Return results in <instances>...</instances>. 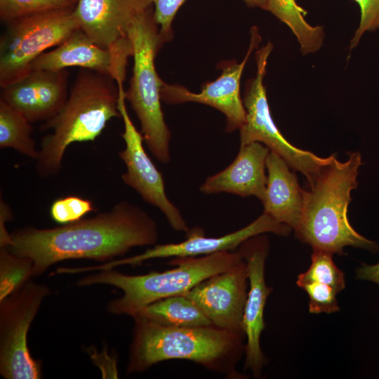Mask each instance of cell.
I'll list each match as a JSON object with an SVG mask.
<instances>
[{
  "label": "cell",
  "instance_id": "obj_1",
  "mask_svg": "<svg viewBox=\"0 0 379 379\" xmlns=\"http://www.w3.org/2000/svg\"><path fill=\"white\" fill-rule=\"evenodd\" d=\"M8 248L33 262L38 277L58 262L114 260L138 246H154L159 239L155 220L144 210L124 200L88 218L53 228L25 227L11 233Z\"/></svg>",
  "mask_w": 379,
  "mask_h": 379
},
{
  "label": "cell",
  "instance_id": "obj_2",
  "mask_svg": "<svg viewBox=\"0 0 379 379\" xmlns=\"http://www.w3.org/2000/svg\"><path fill=\"white\" fill-rule=\"evenodd\" d=\"M126 373L145 371L168 360L192 361L228 378H242L237 365L245 354V336L213 324L164 326L135 316Z\"/></svg>",
  "mask_w": 379,
  "mask_h": 379
},
{
  "label": "cell",
  "instance_id": "obj_3",
  "mask_svg": "<svg viewBox=\"0 0 379 379\" xmlns=\"http://www.w3.org/2000/svg\"><path fill=\"white\" fill-rule=\"evenodd\" d=\"M359 152H352L345 161L335 155L327 157L310 190H305L304 207L296 237L312 246L331 254H343L346 246L377 251L379 246L357 232L347 218L351 192L358 185L361 165Z\"/></svg>",
  "mask_w": 379,
  "mask_h": 379
},
{
  "label": "cell",
  "instance_id": "obj_4",
  "mask_svg": "<svg viewBox=\"0 0 379 379\" xmlns=\"http://www.w3.org/2000/svg\"><path fill=\"white\" fill-rule=\"evenodd\" d=\"M120 116L118 87L109 75L87 69L77 74L61 110L41 126L51 133L41 138L36 159L41 178L58 174L67 148L74 142L93 141L107 122Z\"/></svg>",
  "mask_w": 379,
  "mask_h": 379
},
{
  "label": "cell",
  "instance_id": "obj_5",
  "mask_svg": "<svg viewBox=\"0 0 379 379\" xmlns=\"http://www.w3.org/2000/svg\"><path fill=\"white\" fill-rule=\"evenodd\" d=\"M242 259L237 249L203 256L173 258L169 263L175 267L163 272L131 275L114 269L93 271L79 279L76 284L79 286L105 284L120 289L122 295L111 300L107 304V310L114 314L132 317L154 302L185 293L199 283L227 270Z\"/></svg>",
  "mask_w": 379,
  "mask_h": 379
},
{
  "label": "cell",
  "instance_id": "obj_6",
  "mask_svg": "<svg viewBox=\"0 0 379 379\" xmlns=\"http://www.w3.org/2000/svg\"><path fill=\"white\" fill-rule=\"evenodd\" d=\"M128 37L132 46L133 73L126 100L131 104L141 126L144 140L152 154L163 164L171 160V132L161 108L162 79L155 67V58L164 43L154 18L152 6L131 24Z\"/></svg>",
  "mask_w": 379,
  "mask_h": 379
},
{
  "label": "cell",
  "instance_id": "obj_7",
  "mask_svg": "<svg viewBox=\"0 0 379 379\" xmlns=\"http://www.w3.org/2000/svg\"><path fill=\"white\" fill-rule=\"evenodd\" d=\"M79 28L74 10L42 13L7 23L0 39V86L25 77L36 58Z\"/></svg>",
  "mask_w": 379,
  "mask_h": 379
},
{
  "label": "cell",
  "instance_id": "obj_8",
  "mask_svg": "<svg viewBox=\"0 0 379 379\" xmlns=\"http://www.w3.org/2000/svg\"><path fill=\"white\" fill-rule=\"evenodd\" d=\"M272 49V44L268 42L255 53L256 74L247 81L242 98L246 115V121L239 129L240 146L253 142L262 143L279 155L291 168L303 174L310 184L327 157H320L293 146L275 125L263 82Z\"/></svg>",
  "mask_w": 379,
  "mask_h": 379
},
{
  "label": "cell",
  "instance_id": "obj_9",
  "mask_svg": "<svg viewBox=\"0 0 379 379\" xmlns=\"http://www.w3.org/2000/svg\"><path fill=\"white\" fill-rule=\"evenodd\" d=\"M48 286L32 281L0 301V373L6 379L42 378L41 362L27 346V333Z\"/></svg>",
  "mask_w": 379,
  "mask_h": 379
},
{
  "label": "cell",
  "instance_id": "obj_10",
  "mask_svg": "<svg viewBox=\"0 0 379 379\" xmlns=\"http://www.w3.org/2000/svg\"><path fill=\"white\" fill-rule=\"evenodd\" d=\"M117 87L118 109L124 126L121 137L125 147L119 152V157L126 166L121 179L145 201L161 211L173 230L187 232L190 230L187 224L178 208L167 197L162 173L146 152L143 135L131 119L126 105L124 84L117 83Z\"/></svg>",
  "mask_w": 379,
  "mask_h": 379
},
{
  "label": "cell",
  "instance_id": "obj_11",
  "mask_svg": "<svg viewBox=\"0 0 379 379\" xmlns=\"http://www.w3.org/2000/svg\"><path fill=\"white\" fill-rule=\"evenodd\" d=\"M291 230L263 212L248 225L221 237H207L201 228L194 227L186 232V239L180 242L155 244L142 253L126 258L114 259L98 265L87 266L86 270L93 272L114 269L121 265H137L156 258L197 257L224 251H235L243 242L254 236L269 232L286 236Z\"/></svg>",
  "mask_w": 379,
  "mask_h": 379
},
{
  "label": "cell",
  "instance_id": "obj_12",
  "mask_svg": "<svg viewBox=\"0 0 379 379\" xmlns=\"http://www.w3.org/2000/svg\"><path fill=\"white\" fill-rule=\"evenodd\" d=\"M261 38L256 26L251 29L248 51L241 61H224L220 64L221 74L215 80L204 84L199 93H193L178 84L162 81L161 100L168 104L194 102L211 106L222 112L226 119L225 131L230 133L239 130L246 121V109L240 94V81L244 68Z\"/></svg>",
  "mask_w": 379,
  "mask_h": 379
},
{
  "label": "cell",
  "instance_id": "obj_13",
  "mask_svg": "<svg viewBox=\"0 0 379 379\" xmlns=\"http://www.w3.org/2000/svg\"><path fill=\"white\" fill-rule=\"evenodd\" d=\"M237 250L246 262L249 285L242 321L246 339L244 369L250 370L258 378L267 361L261 349L260 336L265 327V306L272 290L265 278L268 239L265 234L254 236Z\"/></svg>",
  "mask_w": 379,
  "mask_h": 379
},
{
  "label": "cell",
  "instance_id": "obj_14",
  "mask_svg": "<svg viewBox=\"0 0 379 379\" xmlns=\"http://www.w3.org/2000/svg\"><path fill=\"white\" fill-rule=\"evenodd\" d=\"M248 285L246 265L242 259L182 295L190 298L213 325L245 336L242 321Z\"/></svg>",
  "mask_w": 379,
  "mask_h": 379
},
{
  "label": "cell",
  "instance_id": "obj_15",
  "mask_svg": "<svg viewBox=\"0 0 379 379\" xmlns=\"http://www.w3.org/2000/svg\"><path fill=\"white\" fill-rule=\"evenodd\" d=\"M69 72L32 70L20 80L1 87L2 100L29 122L46 121L55 117L68 98Z\"/></svg>",
  "mask_w": 379,
  "mask_h": 379
},
{
  "label": "cell",
  "instance_id": "obj_16",
  "mask_svg": "<svg viewBox=\"0 0 379 379\" xmlns=\"http://www.w3.org/2000/svg\"><path fill=\"white\" fill-rule=\"evenodd\" d=\"M152 6V0H78L74 13L95 44L112 51L131 43L128 27Z\"/></svg>",
  "mask_w": 379,
  "mask_h": 379
},
{
  "label": "cell",
  "instance_id": "obj_17",
  "mask_svg": "<svg viewBox=\"0 0 379 379\" xmlns=\"http://www.w3.org/2000/svg\"><path fill=\"white\" fill-rule=\"evenodd\" d=\"M270 149L259 142L240 146L234 160L222 171L208 177L199 187L205 194L221 192L265 200L266 160Z\"/></svg>",
  "mask_w": 379,
  "mask_h": 379
},
{
  "label": "cell",
  "instance_id": "obj_18",
  "mask_svg": "<svg viewBox=\"0 0 379 379\" xmlns=\"http://www.w3.org/2000/svg\"><path fill=\"white\" fill-rule=\"evenodd\" d=\"M288 164L270 151L266 160L267 185L264 211L277 222L298 228L302 215L305 190Z\"/></svg>",
  "mask_w": 379,
  "mask_h": 379
},
{
  "label": "cell",
  "instance_id": "obj_19",
  "mask_svg": "<svg viewBox=\"0 0 379 379\" xmlns=\"http://www.w3.org/2000/svg\"><path fill=\"white\" fill-rule=\"evenodd\" d=\"M113 66L112 51L95 44L79 28L55 48L36 58L30 70L58 71L79 67L112 77Z\"/></svg>",
  "mask_w": 379,
  "mask_h": 379
},
{
  "label": "cell",
  "instance_id": "obj_20",
  "mask_svg": "<svg viewBox=\"0 0 379 379\" xmlns=\"http://www.w3.org/2000/svg\"><path fill=\"white\" fill-rule=\"evenodd\" d=\"M138 316L172 327H197L212 324L211 321L185 295H176L154 302L132 317Z\"/></svg>",
  "mask_w": 379,
  "mask_h": 379
},
{
  "label": "cell",
  "instance_id": "obj_21",
  "mask_svg": "<svg viewBox=\"0 0 379 379\" xmlns=\"http://www.w3.org/2000/svg\"><path fill=\"white\" fill-rule=\"evenodd\" d=\"M265 10L285 23L296 36L302 54L318 51L324 37L321 26H312L305 19L307 11L295 0H265Z\"/></svg>",
  "mask_w": 379,
  "mask_h": 379
},
{
  "label": "cell",
  "instance_id": "obj_22",
  "mask_svg": "<svg viewBox=\"0 0 379 379\" xmlns=\"http://www.w3.org/2000/svg\"><path fill=\"white\" fill-rule=\"evenodd\" d=\"M21 113L0 100V147L12 148L36 160L39 149L31 135L33 128Z\"/></svg>",
  "mask_w": 379,
  "mask_h": 379
},
{
  "label": "cell",
  "instance_id": "obj_23",
  "mask_svg": "<svg viewBox=\"0 0 379 379\" xmlns=\"http://www.w3.org/2000/svg\"><path fill=\"white\" fill-rule=\"evenodd\" d=\"M33 262L6 248L0 250V301L21 288L32 277Z\"/></svg>",
  "mask_w": 379,
  "mask_h": 379
},
{
  "label": "cell",
  "instance_id": "obj_24",
  "mask_svg": "<svg viewBox=\"0 0 379 379\" xmlns=\"http://www.w3.org/2000/svg\"><path fill=\"white\" fill-rule=\"evenodd\" d=\"M78 0H0V19L7 24L42 13L74 10Z\"/></svg>",
  "mask_w": 379,
  "mask_h": 379
},
{
  "label": "cell",
  "instance_id": "obj_25",
  "mask_svg": "<svg viewBox=\"0 0 379 379\" xmlns=\"http://www.w3.org/2000/svg\"><path fill=\"white\" fill-rule=\"evenodd\" d=\"M333 254L319 250H313L311 265L309 269L298 276L296 284L317 281L327 284L338 293L345 287V274L335 265Z\"/></svg>",
  "mask_w": 379,
  "mask_h": 379
},
{
  "label": "cell",
  "instance_id": "obj_26",
  "mask_svg": "<svg viewBox=\"0 0 379 379\" xmlns=\"http://www.w3.org/2000/svg\"><path fill=\"white\" fill-rule=\"evenodd\" d=\"M95 210L91 200L69 195L53 202L50 208V215L55 222L65 225L78 221Z\"/></svg>",
  "mask_w": 379,
  "mask_h": 379
},
{
  "label": "cell",
  "instance_id": "obj_27",
  "mask_svg": "<svg viewBox=\"0 0 379 379\" xmlns=\"http://www.w3.org/2000/svg\"><path fill=\"white\" fill-rule=\"evenodd\" d=\"M298 286L308 295L310 313L331 314L339 311L336 298L338 293L331 286L317 281L305 282Z\"/></svg>",
  "mask_w": 379,
  "mask_h": 379
},
{
  "label": "cell",
  "instance_id": "obj_28",
  "mask_svg": "<svg viewBox=\"0 0 379 379\" xmlns=\"http://www.w3.org/2000/svg\"><path fill=\"white\" fill-rule=\"evenodd\" d=\"M186 0H152L154 18L159 26L163 43L169 42L173 36L172 23L175 15Z\"/></svg>",
  "mask_w": 379,
  "mask_h": 379
},
{
  "label": "cell",
  "instance_id": "obj_29",
  "mask_svg": "<svg viewBox=\"0 0 379 379\" xmlns=\"http://www.w3.org/2000/svg\"><path fill=\"white\" fill-rule=\"evenodd\" d=\"M360 8L361 18L358 28L350 41V48H354L363 34L379 29V0H353Z\"/></svg>",
  "mask_w": 379,
  "mask_h": 379
},
{
  "label": "cell",
  "instance_id": "obj_30",
  "mask_svg": "<svg viewBox=\"0 0 379 379\" xmlns=\"http://www.w3.org/2000/svg\"><path fill=\"white\" fill-rule=\"evenodd\" d=\"M13 219V214L8 204L0 200V248H8L11 242V235L6 230V224Z\"/></svg>",
  "mask_w": 379,
  "mask_h": 379
},
{
  "label": "cell",
  "instance_id": "obj_31",
  "mask_svg": "<svg viewBox=\"0 0 379 379\" xmlns=\"http://www.w3.org/2000/svg\"><path fill=\"white\" fill-rule=\"evenodd\" d=\"M357 277L379 285V262L375 265L363 264L356 271Z\"/></svg>",
  "mask_w": 379,
  "mask_h": 379
},
{
  "label": "cell",
  "instance_id": "obj_32",
  "mask_svg": "<svg viewBox=\"0 0 379 379\" xmlns=\"http://www.w3.org/2000/svg\"><path fill=\"white\" fill-rule=\"evenodd\" d=\"M246 4L251 8H260L265 10L266 2L265 0H242Z\"/></svg>",
  "mask_w": 379,
  "mask_h": 379
}]
</instances>
